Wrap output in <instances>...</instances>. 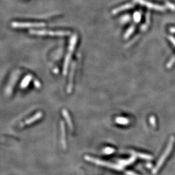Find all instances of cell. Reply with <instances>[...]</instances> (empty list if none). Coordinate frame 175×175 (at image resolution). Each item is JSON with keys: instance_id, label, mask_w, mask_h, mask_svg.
Returning a JSON list of instances; mask_svg holds the SVG:
<instances>
[{"instance_id": "cell-9", "label": "cell", "mask_w": 175, "mask_h": 175, "mask_svg": "<svg viewBox=\"0 0 175 175\" xmlns=\"http://www.w3.org/2000/svg\"><path fill=\"white\" fill-rule=\"evenodd\" d=\"M31 79H32V77L31 75H28L27 77H26L25 78V79L23 80V81L22 82L21 85V87L22 88H26L28 86V85H29L30 82L31 81Z\"/></svg>"}, {"instance_id": "cell-1", "label": "cell", "mask_w": 175, "mask_h": 175, "mask_svg": "<svg viewBox=\"0 0 175 175\" xmlns=\"http://www.w3.org/2000/svg\"><path fill=\"white\" fill-rule=\"evenodd\" d=\"M85 160H87L88 161H89L90 162L94 163L95 164H97L98 165H100V166H105V167H107L110 168H113L114 170H121L123 169V166L121 165H117L116 164H113V163H110L107 162H105L103 160H101L97 159H96L94 158H92L90 157L89 156H85Z\"/></svg>"}, {"instance_id": "cell-3", "label": "cell", "mask_w": 175, "mask_h": 175, "mask_svg": "<svg viewBox=\"0 0 175 175\" xmlns=\"http://www.w3.org/2000/svg\"><path fill=\"white\" fill-rule=\"evenodd\" d=\"M42 114L39 112L36 114L34 116H33L32 117H31V118H30L29 119L26 120L25 121L22 122L20 124V128H22V127H24V126H26L27 125L31 124L34 122L35 121L40 119L42 117Z\"/></svg>"}, {"instance_id": "cell-7", "label": "cell", "mask_w": 175, "mask_h": 175, "mask_svg": "<svg viewBox=\"0 0 175 175\" xmlns=\"http://www.w3.org/2000/svg\"><path fill=\"white\" fill-rule=\"evenodd\" d=\"M131 154L135 157H138L142 159H151L152 157L149 155L145 154H141V153H138L137 152H135L134 151H131Z\"/></svg>"}, {"instance_id": "cell-12", "label": "cell", "mask_w": 175, "mask_h": 175, "mask_svg": "<svg viewBox=\"0 0 175 175\" xmlns=\"http://www.w3.org/2000/svg\"><path fill=\"white\" fill-rule=\"evenodd\" d=\"M149 121H150L151 124L152 126H155V119L154 117L151 116V117L149 118Z\"/></svg>"}, {"instance_id": "cell-4", "label": "cell", "mask_w": 175, "mask_h": 175, "mask_svg": "<svg viewBox=\"0 0 175 175\" xmlns=\"http://www.w3.org/2000/svg\"><path fill=\"white\" fill-rule=\"evenodd\" d=\"M171 146H172V144H171V145H170L168 146V148L167 149L166 152L163 154V155L162 156V158H160V159L159 160V162H158V165L156 166V168L153 170V174H155L156 172H157V171L159 169V168L160 167V166L162 165V164H163L164 160H165V159L166 158V157H167V156H168V155L169 154V152H170V150H171Z\"/></svg>"}, {"instance_id": "cell-2", "label": "cell", "mask_w": 175, "mask_h": 175, "mask_svg": "<svg viewBox=\"0 0 175 175\" xmlns=\"http://www.w3.org/2000/svg\"><path fill=\"white\" fill-rule=\"evenodd\" d=\"M44 26L43 23H22V22H14L12 23V26L15 28H32L39 27Z\"/></svg>"}, {"instance_id": "cell-10", "label": "cell", "mask_w": 175, "mask_h": 175, "mask_svg": "<svg viewBox=\"0 0 175 175\" xmlns=\"http://www.w3.org/2000/svg\"><path fill=\"white\" fill-rule=\"evenodd\" d=\"M116 122L119 124H121V125H127L129 124V121L127 118H125V117H117L116 120Z\"/></svg>"}, {"instance_id": "cell-13", "label": "cell", "mask_w": 175, "mask_h": 175, "mask_svg": "<svg viewBox=\"0 0 175 175\" xmlns=\"http://www.w3.org/2000/svg\"><path fill=\"white\" fill-rule=\"evenodd\" d=\"M126 174L127 175H138L137 174H136L134 172H131V171H127L126 172Z\"/></svg>"}, {"instance_id": "cell-11", "label": "cell", "mask_w": 175, "mask_h": 175, "mask_svg": "<svg viewBox=\"0 0 175 175\" xmlns=\"http://www.w3.org/2000/svg\"><path fill=\"white\" fill-rule=\"evenodd\" d=\"M114 151V150L112 148H110V147H107V148H105L104 150V152L106 154H111Z\"/></svg>"}, {"instance_id": "cell-6", "label": "cell", "mask_w": 175, "mask_h": 175, "mask_svg": "<svg viewBox=\"0 0 175 175\" xmlns=\"http://www.w3.org/2000/svg\"><path fill=\"white\" fill-rule=\"evenodd\" d=\"M63 116L64 117L65 119L67 121V124L68 125V126L69 128L72 130H73V125H72V121H71V117L69 116V115L68 112V111L66 110H63Z\"/></svg>"}, {"instance_id": "cell-5", "label": "cell", "mask_w": 175, "mask_h": 175, "mask_svg": "<svg viewBox=\"0 0 175 175\" xmlns=\"http://www.w3.org/2000/svg\"><path fill=\"white\" fill-rule=\"evenodd\" d=\"M60 130H61V141L62 144V146L64 149H66V140H65V126L63 121L60 122Z\"/></svg>"}, {"instance_id": "cell-8", "label": "cell", "mask_w": 175, "mask_h": 175, "mask_svg": "<svg viewBox=\"0 0 175 175\" xmlns=\"http://www.w3.org/2000/svg\"><path fill=\"white\" fill-rule=\"evenodd\" d=\"M135 160V156H133L131 158L127 159V160H119L118 162V163H119L120 165L122 166H127L129 165L130 164H131L132 163H133Z\"/></svg>"}]
</instances>
